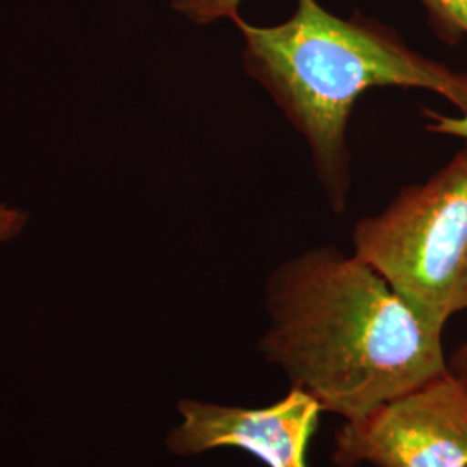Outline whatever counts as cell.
Masks as SVG:
<instances>
[{"label": "cell", "mask_w": 467, "mask_h": 467, "mask_svg": "<svg viewBox=\"0 0 467 467\" xmlns=\"http://www.w3.org/2000/svg\"><path fill=\"white\" fill-rule=\"evenodd\" d=\"M264 360L345 420L449 370L443 331L381 274L333 244L284 260L265 284Z\"/></svg>", "instance_id": "1"}, {"label": "cell", "mask_w": 467, "mask_h": 467, "mask_svg": "<svg viewBox=\"0 0 467 467\" xmlns=\"http://www.w3.org/2000/svg\"><path fill=\"white\" fill-rule=\"evenodd\" d=\"M293 5L277 25L234 21L243 67L301 135L329 208L343 215L353 187L348 127L358 99L372 88H420L467 117V73L412 49L379 19L337 16L318 0Z\"/></svg>", "instance_id": "2"}, {"label": "cell", "mask_w": 467, "mask_h": 467, "mask_svg": "<svg viewBox=\"0 0 467 467\" xmlns=\"http://www.w3.org/2000/svg\"><path fill=\"white\" fill-rule=\"evenodd\" d=\"M430 130L466 146L420 184L405 185L379 213L357 220L353 253L419 316L445 329L467 312V117L430 113Z\"/></svg>", "instance_id": "3"}, {"label": "cell", "mask_w": 467, "mask_h": 467, "mask_svg": "<svg viewBox=\"0 0 467 467\" xmlns=\"http://www.w3.org/2000/svg\"><path fill=\"white\" fill-rule=\"evenodd\" d=\"M336 467H467V383L451 368L334 434Z\"/></svg>", "instance_id": "4"}, {"label": "cell", "mask_w": 467, "mask_h": 467, "mask_svg": "<svg viewBox=\"0 0 467 467\" xmlns=\"http://www.w3.org/2000/svg\"><path fill=\"white\" fill-rule=\"evenodd\" d=\"M177 410L181 422L167 438L171 453L189 457L233 447L267 467H310L308 447L324 412L314 397L295 386L267 407L184 399Z\"/></svg>", "instance_id": "5"}, {"label": "cell", "mask_w": 467, "mask_h": 467, "mask_svg": "<svg viewBox=\"0 0 467 467\" xmlns=\"http://www.w3.org/2000/svg\"><path fill=\"white\" fill-rule=\"evenodd\" d=\"M433 34L449 46L467 36V0H419Z\"/></svg>", "instance_id": "6"}, {"label": "cell", "mask_w": 467, "mask_h": 467, "mask_svg": "<svg viewBox=\"0 0 467 467\" xmlns=\"http://www.w3.org/2000/svg\"><path fill=\"white\" fill-rule=\"evenodd\" d=\"M241 0H171V9L196 25H213L222 19L235 21Z\"/></svg>", "instance_id": "7"}, {"label": "cell", "mask_w": 467, "mask_h": 467, "mask_svg": "<svg viewBox=\"0 0 467 467\" xmlns=\"http://www.w3.org/2000/svg\"><path fill=\"white\" fill-rule=\"evenodd\" d=\"M30 215L7 202H0V244H5L16 239L25 231Z\"/></svg>", "instance_id": "8"}, {"label": "cell", "mask_w": 467, "mask_h": 467, "mask_svg": "<svg viewBox=\"0 0 467 467\" xmlns=\"http://www.w3.org/2000/svg\"><path fill=\"white\" fill-rule=\"evenodd\" d=\"M449 368L467 383V341L451 351L449 357Z\"/></svg>", "instance_id": "9"}]
</instances>
